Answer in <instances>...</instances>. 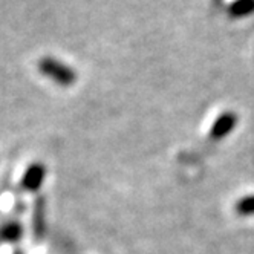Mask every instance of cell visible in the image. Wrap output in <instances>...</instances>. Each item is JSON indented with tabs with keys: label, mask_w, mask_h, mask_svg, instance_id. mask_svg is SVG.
<instances>
[{
	"label": "cell",
	"mask_w": 254,
	"mask_h": 254,
	"mask_svg": "<svg viewBox=\"0 0 254 254\" xmlns=\"http://www.w3.org/2000/svg\"><path fill=\"white\" fill-rule=\"evenodd\" d=\"M254 11V0H236V2L230 6V14L241 17L247 15Z\"/></svg>",
	"instance_id": "6"
},
{
	"label": "cell",
	"mask_w": 254,
	"mask_h": 254,
	"mask_svg": "<svg viewBox=\"0 0 254 254\" xmlns=\"http://www.w3.org/2000/svg\"><path fill=\"white\" fill-rule=\"evenodd\" d=\"M23 230L20 227V224L17 222H9L6 225H3L0 228V241L5 242H17L22 239Z\"/></svg>",
	"instance_id": "5"
},
{
	"label": "cell",
	"mask_w": 254,
	"mask_h": 254,
	"mask_svg": "<svg viewBox=\"0 0 254 254\" xmlns=\"http://www.w3.org/2000/svg\"><path fill=\"white\" fill-rule=\"evenodd\" d=\"M39 70L60 86H72L77 81V72L52 57H45L39 62Z\"/></svg>",
	"instance_id": "1"
},
{
	"label": "cell",
	"mask_w": 254,
	"mask_h": 254,
	"mask_svg": "<svg viewBox=\"0 0 254 254\" xmlns=\"http://www.w3.org/2000/svg\"><path fill=\"white\" fill-rule=\"evenodd\" d=\"M236 124H238V117H236V114L234 112H224L213 123L211 130H210V136L213 139H222L230 132L234 130Z\"/></svg>",
	"instance_id": "3"
},
{
	"label": "cell",
	"mask_w": 254,
	"mask_h": 254,
	"mask_svg": "<svg viewBox=\"0 0 254 254\" xmlns=\"http://www.w3.org/2000/svg\"><path fill=\"white\" fill-rule=\"evenodd\" d=\"M45 199L39 197L34 205V217H32V228H34V238L37 241H42L45 231H46V222H45Z\"/></svg>",
	"instance_id": "4"
},
{
	"label": "cell",
	"mask_w": 254,
	"mask_h": 254,
	"mask_svg": "<svg viewBox=\"0 0 254 254\" xmlns=\"http://www.w3.org/2000/svg\"><path fill=\"white\" fill-rule=\"evenodd\" d=\"M45 176H46V169L43 164H40V162H34V164H31L23 178H22V189L28 190V191H37L40 189V186L43 184L45 181Z\"/></svg>",
	"instance_id": "2"
},
{
	"label": "cell",
	"mask_w": 254,
	"mask_h": 254,
	"mask_svg": "<svg viewBox=\"0 0 254 254\" xmlns=\"http://www.w3.org/2000/svg\"><path fill=\"white\" fill-rule=\"evenodd\" d=\"M236 213L241 216H253L254 214V194L239 199L238 204H236Z\"/></svg>",
	"instance_id": "7"
}]
</instances>
